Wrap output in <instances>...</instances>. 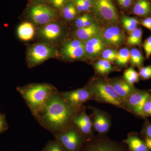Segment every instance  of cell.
<instances>
[{"label": "cell", "mask_w": 151, "mask_h": 151, "mask_svg": "<svg viewBox=\"0 0 151 151\" xmlns=\"http://www.w3.org/2000/svg\"><path fill=\"white\" fill-rule=\"evenodd\" d=\"M80 109L70 106L58 91L52 96L34 118L54 136L73 124V117Z\"/></svg>", "instance_id": "obj_1"}, {"label": "cell", "mask_w": 151, "mask_h": 151, "mask_svg": "<svg viewBox=\"0 0 151 151\" xmlns=\"http://www.w3.org/2000/svg\"><path fill=\"white\" fill-rule=\"evenodd\" d=\"M17 90L34 117L40 111L52 96L58 92L55 87L47 83L28 84L17 87Z\"/></svg>", "instance_id": "obj_2"}, {"label": "cell", "mask_w": 151, "mask_h": 151, "mask_svg": "<svg viewBox=\"0 0 151 151\" xmlns=\"http://www.w3.org/2000/svg\"><path fill=\"white\" fill-rule=\"evenodd\" d=\"M86 87L92 94L93 100L122 108L123 101L116 93L110 80L103 78H94Z\"/></svg>", "instance_id": "obj_3"}, {"label": "cell", "mask_w": 151, "mask_h": 151, "mask_svg": "<svg viewBox=\"0 0 151 151\" xmlns=\"http://www.w3.org/2000/svg\"><path fill=\"white\" fill-rule=\"evenodd\" d=\"M54 137L65 151H80L86 140L73 124Z\"/></svg>", "instance_id": "obj_4"}, {"label": "cell", "mask_w": 151, "mask_h": 151, "mask_svg": "<svg viewBox=\"0 0 151 151\" xmlns=\"http://www.w3.org/2000/svg\"><path fill=\"white\" fill-rule=\"evenodd\" d=\"M80 151H129L123 143L112 140L105 135L94 136L86 140Z\"/></svg>", "instance_id": "obj_5"}, {"label": "cell", "mask_w": 151, "mask_h": 151, "mask_svg": "<svg viewBox=\"0 0 151 151\" xmlns=\"http://www.w3.org/2000/svg\"><path fill=\"white\" fill-rule=\"evenodd\" d=\"M151 96V90H140L136 88L123 100L122 108L137 117L144 119L143 106L146 100Z\"/></svg>", "instance_id": "obj_6"}, {"label": "cell", "mask_w": 151, "mask_h": 151, "mask_svg": "<svg viewBox=\"0 0 151 151\" xmlns=\"http://www.w3.org/2000/svg\"><path fill=\"white\" fill-rule=\"evenodd\" d=\"M57 54L53 46L45 43L36 44L31 46L27 52V62L29 68L35 67Z\"/></svg>", "instance_id": "obj_7"}, {"label": "cell", "mask_w": 151, "mask_h": 151, "mask_svg": "<svg viewBox=\"0 0 151 151\" xmlns=\"http://www.w3.org/2000/svg\"><path fill=\"white\" fill-rule=\"evenodd\" d=\"M94 11L98 17L103 21L116 23L119 21V15L112 0H94Z\"/></svg>", "instance_id": "obj_8"}, {"label": "cell", "mask_w": 151, "mask_h": 151, "mask_svg": "<svg viewBox=\"0 0 151 151\" xmlns=\"http://www.w3.org/2000/svg\"><path fill=\"white\" fill-rule=\"evenodd\" d=\"M60 93L65 101L76 109H80L83 107L84 103L93 100L92 94L86 86Z\"/></svg>", "instance_id": "obj_9"}, {"label": "cell", "mask_w": 151, "mask_h": 151, "mask_svg": "<svg viewBox=\"0 0 151 151\" xmlns=\"http://www.w3.org/2000/svg\"><path fill=\"white\" fill-rule=\"evenodd\" d=\"M61 53L68 60L82 59L86 55L85 43L77 39L67 41L61 47Z\"/></svg>", "instance_id": "obj_10"}, {"label": "cell", "mask_w": 151, "mask_h": 151, "mask_svg": "<svg viewBox=\"0 0 151 151\" xmlns=\"http://www.w3.org/2000/svg\"><path fill=\"white\" fill-rule=\"evenodd\" d=\"M29 16L34 22L38 24H47L55 19L56 14L48 6L37 4L30 9Z\"/></svg>", "instance_id": "obj_11"}, {"label": "cell", "mask_w": 151, "mask_h": 151, "mask_svg": "<svg viewBox=\"0 0 151 151\" xmlns=\"http://www.w3.org/2000/svg\"><path fill=\"white\" fill-rule=\"evenodd\" d=\"M89 108L93 112V128L99 134L105 135L110 129L111 121L108 113L96 107L90 106Z\"/></svg>", "instance_id": "obj_12"}, {"label": "cell", "mask_w": 151, "mask_h": 151, "mask_svg": "<svg viewBox=\"0 0 151 151\" xmlns=\"http://www.w3.org/2000/svg\"><path fill=\"white\" fill-rule=\"evenodd\" d=\"M72 123L76 127L86 139L94 136L92 119L87 115L84 106L78 111L73 117Z\"/></svg>", "instance_id": "obj_13"}, {"label": "cell", "mask_w": 151, "mask_h": 151, "mask_svg": "<svg viewBox=\"0 0 151 151\" xmlns=\"http://www.w3.org/2000/svg\"><path fill=\"white\" fill-rule=\"evenodd\" d=\"M102 37L105 44L114 47L120 46L124 40V36L122 30L115 25L106 28L103 32Z\"/></svg>", "instance_id": "obj_14"}, {"label": "cell", "mask_w": 151, "mask_h": 151, "mask_svg": "<svg viewBox=\"0 0 151 151\" xmlns=\"http://www.w3.org/2000/svg\"><path fill=\"white\" fill-rule=\"evenodd\" d=\"M85 46L86 55L94 58L101 54L105 50V43L102 36L99 35L86 41Z\"/></svg>", "instance_id": "obj_15"}, {"label": "cell", "mask_w": 151, "mask_h": 151, "mask_svg": "<svg viewBox=\"0 0 151 151\" xmlns=\"http://www.w3.org/2000/svg\"><path fill=\"white\" fill-rule=\"evenodd\" d=\"M129 151H150L145 142L139 137L138 133L131 132L123 140Z\"/></svg>", "instance_id": "obj_16"}, {"label": "cell", "mask_w": 151, "mask_h": 151, "mask_svg": "<svg viewBox=\"0 0 151 151\" xmlns=\"http://www.w3.org/2000/svg\"><path fill=\"white\" fill-rule=\"evenodd\" d=\"M116 93L121 97L122 101L134 91L136 88L129 84L124 78H113L110 80Z\"/></svg>", "instance_id": "obj_17"}, {"label": "cell", "mask_w": 151, "mask_h": 151, "mask_svg": "<svg viewBox=\"0 0 151 151\" xmlns=\"http://www.w3.org/2000/svg\"><path fill=\"white\" fill-rule=\"evenodd\" d=\"M132 11L134 14L142 18L151 17V1L135 0Z\"/></svg>", "instance_id": "obj_18"}, {"label": "cell", "mask_w": 151, "mask_h": 151, "mask_svg": "<svg viewBox=\"0 0 151 151\" xmlns=\"http://www.w3.org/2000/svg\"><path fill=\"white\" fill-rule=\"evenodd\" d=\"M100 31L97 25L93 23L89 26L78 29L76 31L75 35L77 39L83 42L86 41L95 36L99 35Z\"/></svg>", "instance_id": "obj_19"}, {"label": "cell", "mask_w": 151, "mask_h": 151, "mask_svg": "<svg viewBox=\"0 0 151 151\" xmlns=\"http://www.w3.org/2000/svg\"><path fill=\"white\" fill-rule=\"evenodd\" d=\"M62 30L59 25L54 23L47 24L41 29V35L48 40L56 39L61 35Z\"/></svg>", "instance_id": "obj_20"}, {"label": "cell", "mask_w": 151, "mask_h": 151, "mask_svg": "<svg viewBox=\"0 0 151 151\" xmlns=\"http://www.w3.org/2000/svg\"><path fill=\"white\" fill-rule=\"evenodd\" d=\"M35 29L33 25L28 22L20 24L17 29V34L20 39L23 41L31 40L34 36Z\"/></svg>", "instance_id": "obj_21"}, {"label": "cell", "mask_w": 151, "mask_h": 151, "mask_svg": "<svg viewBox=\"0 0 151 151\" xmlns=\"http://www.w3.org/2000/svg\"><path fill=\"white\" fill-rule=\"evenodd\" d=\"M130 57L129 62L133 67L138 68L139 69L143 67L144 55L139 49L134 47L130 50Z\"/></svg>", "instance_id": "obj_22"}, {"label": "cell", "mask_w": 151, "mask_h": 151, "mask_svg": "<svg viewBox=\"0 0 151 151\" xmlns=\"http://www.w3.org/2000/svg\"><path fill=\"white\" fill-rule=\"evenodd\" d=\"M142 35L143 31L142 29L141 28H137L130 33L129 35L127 38V44L130 46L141 47L142 46Z\"/></svg>", "instance_id": "obj_23"}, {"label": "cell", "mask_w": 151, "mask_h": 151, "mask_svg": "<svg viewBox=\"0 0 151 151\" xmlns=\"http://www.w3.org/2000/svg\"><path fill=\"white\" fill-rule=\"evenodd\" d=\"M94 68L97 73L102 75L108 74L116 70L112 66L110 61L103 59L95 63L94 65Z\"/></svg>", "instance_id": "obj_24"}, {"label": "cell", "mask_w": 151, "mask_h": 151, "mask_svg": "<svg viewBox=\"0 0 151 151\" xmlns=\"http://www.w3.org/2000/svg\"><path fill=\"white\" fill-rule=\"evenodd\" d=\"M124 78L130 85L134 86V84L138 83L139 81L140 76L139 73L132 66L125 70Z\"/></svg>", "instance_id": "obj_25"}, {"label": "cell", "mask_w": 151, "mask_h": 151, "mask_svg": "<svg viewBox=\"0 0 151 151\" xmlns=\"http://www.w3.org/2000/svg\"><path fill=\"white\" fill-rule=\"evenodd\" d=\"M122 24L125 29L130 33L138 27L140 20L134 17L123 16L122 18Z\"/></svg>", "instance_id": "obj_26"}, {"label": "cell", "mask_w": 151, "mask_h": 151, "mask_svg": "<svg viewBox=\"0 0 151 151\" xmlns=\"http://www.w3.org/2000/svg\"><path fill=\"white\" fill-rule=\"evenodd\" d=\"M130 50L127 48H123L117 53L116 60V64L120 67H124L129 62Z\"/></svg>", "instance_id": "obj_27"}, {"label": "cell", "mask_w": 151, "mask_h": 151, "mask_svg": "<svg viewBox=\"0 0 151 151\" xmlns=\"http://www.w3.org/2000/svg\"><path fill=\"white\" fill-rule=\"evenodd\" d=\"M77 11L73 3H67L65 4L62 10V14L64 18L68 20H71L76 16Z\"/></svg>", "instance_id": "obj_28"}, {"label": "cell", "mask_w": 151, "mask_h": 151, "mask_svg": "<svg viewBox=\"0 0 151 151\" xmlns=\"http://www.w3.org/2000/svg\"><path fill=\"white\" fill-rule=\"evenodd\" d=\"M93 23L92 18L88 14H84L76 19L75 21L76 27L77 29L89 26Z\"/></svg>", "instance_id": "obj_29"}, {"label": "cell", "mask_w": 151, "mask_h": 151, "mask_svg": "<svg viewBox=\"0 0 151 151\" xmlns=\"http://www.w3.org/2000/svg\"><path fill=\"white\" fill-rule=\"evenodd\" d=\"M73 3L78 12H88L93 7V4L86 0H73Z\"/></svg>", "instance_id": "obj_30"}, {"label": "cell", "mask_w": 151, "mask_h": 151, "mask_svg": "<svg viewBox=\"0 0 151 151\" xmlns=\"http://www.w3.org/2000/svg\"><path fill=\"white\" fill-rule=\"evenodd\" d=\"M42 151H65L58 142L56 140H50L47 143Z\"/></svg>", "instance_id": "obj_31"}, {"label": "cell", "mask_w": 151, "mask_h": 151, "mask_svg": "<svg viewBox=\"0 0 151 151\" xmlns=\"http://www.w3.org/2000/svg\"><path fill=\"white\" fill-rule=\"evenodd\" d=\"M118 52L113 49H105L102 52V58L103 59L108 60L110 62L115 61Z\"/></svg>", "instance_id": "obj_32"}, {"label": "cell", "mask_w": 151, "mask_h": 151, "mask_svg": "<svg viewBox=\"0 0 151 151\" xmlns=\"http://www.w3.org/2000/svg\"><path fill=\"white\" fill-rule=\"evenodd\" d=\"M140 78L143 80H148L151 78V64L145 67H142L139 69Z\"/></svg>", "instance_id": "obj_33"}, {"label": "cell", "mask_w": 151, "mask_h": 151, "mask_svg": "<svg viewBox=\"0 0 151 151\" xmlns=\"http://www.w3.org/2000/svg\"><path fill=\"white\" fill-rule=\"evenodd\" d=\"M141 133L143 138H147L151 139V123L147 119L145 120Z\"/></svg>", "instance_id": "obj_34"}, {"label": "cell", "mask_w": 151, "mask_h": 151, "mask_svg": "<svg viewBox=\"0 0 151 151\" xmlns=\"http://www.w3.org/2000/svg\"><path fill=\"white\" fill-rule=\"evenodd\" d=\"M144 119L151 117V96L146 100L142 109Z\"/></svg>", "instance_id": "obj_35"}, {"label": "cell", "mask_w": 151, "mask_h": 151, "mask_svg": "<svg viewBox=\"0 0 151 151\" xmlns=\"http://www.w3.org/2000/svg\"><path fill=\"white\" fill-rule=\"evenodd\" d=\"M142 47L145 52L146 58L149 59L151 55V35L144 41Z\"/></svg>", "instance_id": "obj_36"}, {"label": "cell", "mask_w": 151, "mask_h": 151, "mask_svg": "<svg viewBox=\"0 0 151 151\" xmlns=\"http://www.w3.org/2000/svg\"><path fill=\"white\" fill-rule=\"evenodd\" d=\"M139 20L140 24L150 30L151 32V17L143 18Z\"/></svg>", "instance_id": "obj_37"}, {"label": "cell", "mask_w": 151, "mask_h": 151, "mask_svg": "<svg viewBox=\"0 0 151 151\" xmlns=\"http://www.w3.org/2000/svg\"><path fill=\"white\" fill-rule=\"evenodd\" d=\"M117 1L123 8L128 9L132 5L134 0H117Z\"/></svg>", "instance_id": "obj_38"}, {"label": "cell", "mask_w": 151, "mask_h": 151, "mask_svg": "<svg viewBox=\"0 0 151 151\" xmlns=\"http://www.w3.org/2000/svg\"><path fill=\"white\" fill-rule=\"evenodd\" d=\"M67 0H49V1L54 7L61 8L65 4Z\"/></svg>", "instance_id": "obj_39"}, {"label": "cell", "mask_w": 151, "mask_h": 151, "mask_svg": "<svg viewBox=\"0 0 151 151\" xmlns=\"http://www.w3.org/2000/svg\"><path fill=\"white\" fill-rule=\"evenodd\" d=\"M143 140L145 142L147 146L150 150H151V139L147 138H143Z\"/></svg>", "instance_id": "obj_40"}, {"label": "cell", "mask_w": 151, "mask_h": 151, "mask_svg": "<svg viewBox=\"0 0 151 151\" xmlns=\"http://www.w3.org/2000/svg\"><path fill=\"white\" fill-rule=\"evenodd\" d=\"M86 1H88L90 2H91L92 3V4H93V3H94V0H86Z\"/></svg>", "instance_id": "obj_41"}, {"label": "cell", "mask_w": 151, "mask_h": 151, "mask_svg": "<svg viewBox=\"0 0 151 151\" xmlns=\"http://www.w3.org/2000/svg\"><path fill=\"white\" fill-rule=\"evenodd\" d=\"M4 127H0V133L3 132V130H4Z\"/></svg>", "instance_id": "obj_42"}]
</instances>
